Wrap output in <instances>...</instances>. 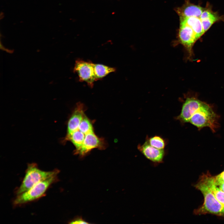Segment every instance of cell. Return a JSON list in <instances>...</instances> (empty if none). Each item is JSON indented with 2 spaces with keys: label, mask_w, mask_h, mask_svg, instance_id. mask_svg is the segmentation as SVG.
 <instances>
[{
  "label": "cell",
  "mask_w": 224,
  "mask_h": 224,
  "mask_svg": "<svg viewBox=\"0 0 224 224\" xmlns=\"http://www.w3.org/2000/svg\"><path fill=\"white\" fill-rule=\"evenodd\" d=\"M213 178L216 184L224 183V171L216 176L213 177Z\"/></svg>",
  "instance_id": "16"
},
{
  "label": "cell",
  "mask_w": 224,
  "mask_h": 224,
  "mask_svg": "<svg viewBox=\"0 0 224 224\" xmlns=\"http://www.w3.org/2000/svg\"><path fill=\"white\" fill-rule=\"evenodd\" d=\"M73 71L77 74L80 81L86 82L91 87H93L94 82L96 81L93 63L77 59L75 62Z\"/></svg>",
  "instance_id": "6"
},
{
  "label": "cell",
  "mask_w": 224,
  "mask_h": 224,
  "mask_svg": "<svg viewBox=\"0 0 224 224\" xmlns=\"http://www.w3.org/2000/svg\"><path fill=\"white\" fill-rule=\"evenodd\" d=\"M94 73L96 81L101 79L110 73L114 72L115 68L103 64L93 63Z\"/></svg>",
  "instance_id": "13"
},
{
  "label": "cell",
  "mask_w": 224,
  "mask_h": 224,
  "mask_svg": "<svg viewBox=\"0 0 224 224\" xmlns=\"http://www.w3.org/2000/svg\"><path fill=\"white\" fill-rule=\"evenodd\" d=\"M200 20L204 31L205 33L214 23L218 21L222 20V18L221 16H219L216 12H212L207 17Z\"/></svg>",
  "instance_id": "14"
},
{
  "label": "cell",
  "mask_w": 224,
  "mask_h": 224,
  "mask_svg": "<svg viewBox=\"0 0 224 224\" xmlns=\"http://www.w3.org/2000/svg\"><path fill=\"white\" fill-rule=\"evenodd\" d=\"M204 8L190 2L189 0H185L181 6L175 8L179 18L190 17L200 18Z\"/></svg>",
  "instance_id": "9"
},
{
  "label": "cell",
  "mask_w": 224,
  "mask_h": 224,
  "mask_svg": "<svg viewBox=\"0 0 224 224\" xmlns=\"http://www.w3.org/2000/svg\"><path fill=\"white\" fill-rule=\"evenodd\" d=\"M55 174L36 184L28 190L17 195L13 204L17 206L39 198L44 194L49 186L57 179Z\"/></svg>",
  "instance_id": "4"
},
{
  "label": "cell",
  "mask_w": 224,
  "mask_h": 224,
  "mask_svg": "<svg viewBox=\"0 0 224 224\" xmlns=\"http://www.w3.org/2000/svg\"><path fill=\"white\" fill-rule=\"evenodd\" d=\"M138 148L146 157L151 161L158 163L162 161L165 154L164 149H159L152 146L147 140L143 144L138 145Z\"/></svg>",
  "instance_id": "8"
},
{
  "label": "cell",
  "mask_w": 224,
  "mask_h": 224,
  "mask_svg": "<svg viewBox=\"0 0 224 224\" xmlns=\"http://www.w3.org/2000/svg\"><path fill=\"white\" fill-rule=\"evenodd\" d=\"M201 178L208 186L216 199L224 205V192L216 185L213 177L209 175H204Z\"/></svg>",
  "instance_id": "12"
},
{
  "label": "cell",
  "mask_w": 224,
  "mask_h": 224,
  "mask_svg": "<svg viewBox=\"0 0 224 224\" xmlns=\"http://www.w3.org/2000/svg\"><path fill=\"white\" fill-rule=\"evenodd\" d=\"M148 143L152 146L159 149H164L166 146L164 139L158 136H155L147 139Z\"/></svg>",
  "instance_id": "15"
},
{
  "label": "cell",
  "mask_w": 224,
  "mask_h": 224,
  "mask_svg": "<svg viewBox=\"0 0 224 224\" xmlns=\"http://www.w3.org/2000/svg\"><path fill=\"white\" fill-rule=\"evenodd\" d=\"M197 40L195 34L190 27L185 23L180 22L176 39L174 42L173 45H182L187 51L188 58L189 59L192 58L193 47Z\"/></svg>",
  "instance_id": "5"
},
{
  "label": "cell",
  "mask_w": 224,
  "mask_h": 224,
  "mask_svg": "<svg viewBox=\"0 0 224 224\" xmlns=\"http://www.w3.org/2000/svg\"><path fill=\"white\" fill-rule=\"evenodd\" d=\"M195 187L201 191L204 198L203 203L195 212L197 214L209 213L224 217V205L216 198L201 178Z\"/></svg>",
  "instance_id": "2"
},
{
  "label": "cell",
  "mask_w": 224,
  "mask_h": 224,
  "mask_svg": "<svg viewBox=\"0 0 224 224\" xmlns=\"http://www.w3.org/2000/svg\"><path fill=\"white\" fill-rule=\"evenodd\" d=\"M85 111L84 105L81 102L78 103L68 121L66 135L70 134L77 128L85 115Z\"/></svg>",
  "instance_id": "10"
},
{
  "label": "cell",
  "mask_w": 224,
  "mask_h": 224,
  "mask_svg": "<svg viewBox=\"0 0 224 224\" xmlns=\"http://www.w3.org/2000/svg\"><path fill=\"white\" fill-rule=\"evenodd\" d=\"M59 172L58 169L49 171H43L38 168L35 163L29 164L22 182L16 191V194L18 195L28 190L39 182Z\"/></svg>",
  "instance_id": "3"
},
{
  "label": "cell",
  "mask_w": 224,
  "mask_h": 224,
  "mask_svg": "<svg viewBox=\"0 0 224 224\" xmlns=\"http://www.w3.org/2000/svg\"><path fill=\"white\" fill-rule=\"evenodd\" d=\"M70 224H88L81 217H77L69 222Z\"/></svg>",
  "instance_id": "17"
},
{
  "label": "cell",
  "mask_w": 224,
  "mask_h": 224,
  "mask_svg": "<svg viewBox=\"0 0 224 224\" xmlns=\"http://www.w3.org/2000/svg\"><path fill=\"white\" fill-rule=\"evenodd\" d=\"M218 118L209 105L196 97H188L176 119L182 123H189L199 129L208 127L215 132L218 125Z\"/></svg>",
  "instance_id": "1"
},
{
  "label": "cell",
  "mask_w": 224,
  "mask_h": 224,
  "mask_svg": "<svg viewBox=\"0 0 224 224\" xmlns=\"http://www.w3.org/2000/svg\"><path fill=\"white\" fill-rule=\"evenodd\" d=\"M215 184L221 190L224 192V183Z\"/></svg>",
  "instance_id": "18"
},
{
  "label": "cell",
  "mask_w": 224,
  "mask_h": 224,
  "mask_svg": "<svg viewBox=\"0 0 224 224\" xmlns=\"http://www.w3.org/2000/svg\"><path fill=\"white\" fill-rule=\"evenodd\" d=\"M106 144L104 140L98 137L94 131L87 134L80 148L74 152V154L79 155L82 157L86 155L91 150L95 148L100 150L105 149Z\"/></svg>",
  "instance_id": "7"
},
{
  "label": "cell",
  "mask_w": 224,
  "mask_h": 224,
  "mask_svg": "<svg viewBox=\"0 0 224 224\" xmlns=\"http://www.w3.org/2000/svg\"><path fill=\"white\" fill-rule=\"evenodd\" d=\"M180 22L185 23L190 27L198 39L205 33L199 18L190 17L179 18Z\"/></svg>",
  "instance_id": "11"
}]
</instances>
